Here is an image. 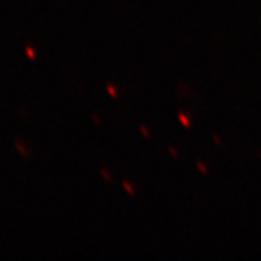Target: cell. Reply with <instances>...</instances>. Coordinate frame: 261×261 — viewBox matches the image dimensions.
Returning <instances> with one entry per match:
<instances>
[{
    "mask_svg": "<svg viewBox=\"0 0 261 261\" xmlns=\"http://www.w3.org/2000/svg\"><path fill=\"white\" fill-rule=\"evenodd\" d=\"M16 149H18L22 155H25V157L28 155V149L25 147V144H22V142H19V141H16Z\"/></svg>",
    "mask_w": 261,
    "mask_h": 261,
    "instance_id": "1",
    "label": "cell"
},
{
    "mask_svg": "<svg viewBox=\"0 0 261 261\" xmlns=\"http://www.w3.org/2000/svg\"><path fill=\"white\" fill-rule=\"evenodd\" d=\"M25 54H27L31 60H35V58H37V51H35L34 48H31V47L25 48Z\"/></svg>",
    "mask_w": 261,
    "mask_h": 261,
    "instance_id": "2",
    "label": "cell"
}]
</instances>
